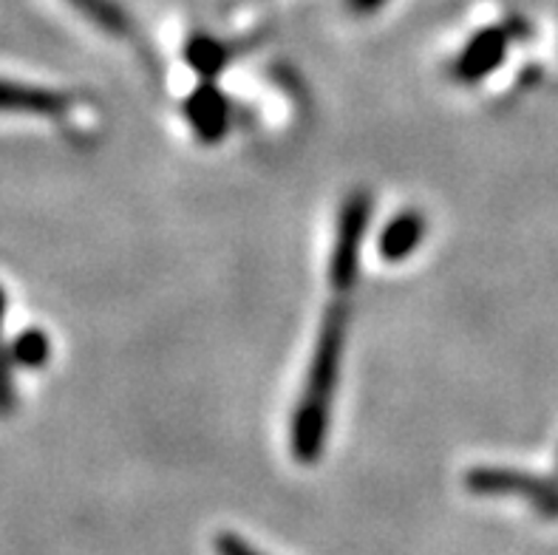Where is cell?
<instances>
[{
  "label": "cell",
  "instance_id": "52a82bcc",
  "mask_svg": "<svg viewBox=\"0 0 558 555\" xmlns=\"http://www.w3.org/2000/svg\"><path fill=\"white\" fill-rule=\"evenodd\" d=\"M69 108V97L37 85L9 83L0 80V111L14 113H37V117H60Z\"/></svg>",
  "mask_w": 558,
  "mask_h": 555
},
{
  "label": "cell",
  "instance_id": "6da1fadb",
  "mask_svg": "<svg viewBox=\"0 0 558 555\" xmlns=\"http://www.w3.org/2000/svg\"><path fill=\"white\" fill-rule=\"evenodd\" d=\"M343 346H347V310L332 306L324 315L304 391H301V400L292 414V457L301 464H315L324 454L329 422H332Z\"/></svg>",
  "mask_w": 558,
  "mask_h": 555
},
{
  "label": "cell",
  "instance_id": "8fae6325",
  "mask_svg": "<svg viewBox=\"0 0 558 555\" xmlns=\"http://www.w3.org/2000/svg\"><path fill=\"white\" fill-rule=\"evenodd\" d=\"M3 315H7V292L0 287V326H3ZM12 386V354L0 343V414H9V408L14 406Z\"/></svg>",
  "mask_w": 558,
  "mask_h": 555
},
{
  "label": "cell",
  "instance_id": "7a4b0ae2",
  "mask_svg": "<svg viewBox=\"0 0 558 555\" xmlns=\"http://www.w3.org/2000/svg\"><path fill=\"white\" fill-rule=\"evenodd\" d=\"M368 216H372V196L368 190H352L340 207L338 232H335L332 261H329V283L335 292H349L361 273L363 239H366Z\"/></svg>",
  "mask_w": 558,
  "mask_h": 555
},
{
  "label": "cell",
  "instance_id": "9c48e42d",
  "mask_svg": "<svg viewBox=\"0 0 558 555\" xmlns=\"http://www.w3.org/2000/svg\"><path fill=\"white\" fill-rule=\"evenodd\" d=\"M9 354H12L14 366L43 369L51 354V346H49V338H46V331H40V329L21 331V335L12 340V346H9Z\"/></svg>",
  "mask_w": 558,
  "mask_h": 555
},
{
  "label": "cell",
  "instance_id": "8992f818",
  "mask_svg": "<svg viewBox=\"0 0 558 555\" xmlns=\"http://www.w3.org/2000/svg\"><path fill=\"white\" fill-rule=\"evenodd\" d=\"M425 239V218L417 210L397 213L395 218L386 221L380 239H377V253L389 264H400L409 258Z\"/></svg>",
  "mask_w": 558,
  "mask_h": 555
},
{
  "label": "cell",
  "instance_id": "4fadbf2b",
  "mask_svg": "<svg viewBox=\"0 0 558 555\" xmlns=\"http://www.w3.org/2000/svg\"><path fill=\"white\" fill-rule=\"evenodd\" d=\"M347 3L354 14H372L377 12L386 0H347Z\"/></svg>",
  "mask_w": 558,
  "mask_h": 555
},
{
  "label": "cell",
  "instance_id": "3957f363",
  "mask_svg": "<svg viewBox=\"0 0 558 555\" xmlns=\"http://www.w3.org/2000/svg\"><path fill=\"white\" fill-rule=\"evenodd\" d=\"M465 487L476 496H522L545 519H558V482L517 468H474L468 471Z\"/></svg>",
  "mask_w": 558,
  "mask_h": 555
},
{
  "label": "cell",
  "instance_id": "30bf717a",
  "mask_svg": "<svg viewBox=\"0 0 558 555\" xmlns=\"http://www.w3.org/2000/svg\"><path fill=\"white\" fill-rule=\"evenodd\" d=\"M71 7H77L80 12L99 28H106L111 35H125L128 32V17L113 0H69Z\"/></svg>",
  "mask_w": 558,
  "mask_h": 555
},
{
  "label": "cell",
  "instance_id": "7c38bea8",
  "mask_svg": "<svg viewBox=\"0 0 558 555\" xmlns=\"http://www.w3.org/2000/svg\"><path fill=\"white\" fill-rule=\"evenodd\" d=\"M213 547H216V555H264V553H258V550H255L247 539H241V535H235V533L216 535Z\"/></svg>",
  "mask_w": 558,
  "mask_h": 555
},
{
  "label": "cell",
  "instance_id": "277c9868",
  "mask_svg": "<svg viewBox=\"0 0 558 555\" xmlns=\"http://www.w3.org/2000/svg\"><path fill=\"white\" fill-rule=\"evenodd\" d=\"M510 46V32L505 26H490L476 32L468 40L465 49L460 51L457 63H453V80L457 83L474 85L480 80L490 77L499 65H502L505 55Z\"/></svg>",
  "mask_w": 558,
  "mask_h": 555
},
{
  "label": "cell",
  "instance_id": "5b68a950",
  "mask_svg": "<svg viewBox=\"0 0 558 555\" xmlns=\"http://www.w3.org/2000/svg\"><path fill=\"white\" fill-rule=\"evenodd\" d=\"M184 117L202 142H221L230 128V102L213 83H202L184 99Z\"/></svg>",
  "mask_w": 558,
  "mask_h": 555
},
{
  "label": "cell",
  "instance_id": "ba28073f",
  "mask_svg": "<svg viewBox=\"0 0 558 555\" xmlns=\"http://www.w3.org/2000/svg\"><path fill=\"white\" fill-rule=\"evenodd\" d=\"M184 57H187V63L196 74L202 77H216L221 69H225L227 57H230V49H227L225 43L216 40V37L198 35L187 43V49H184Z\"/></svg>",
  "mask_w": 558,
  "mask_h": 555
}]
</instances>
